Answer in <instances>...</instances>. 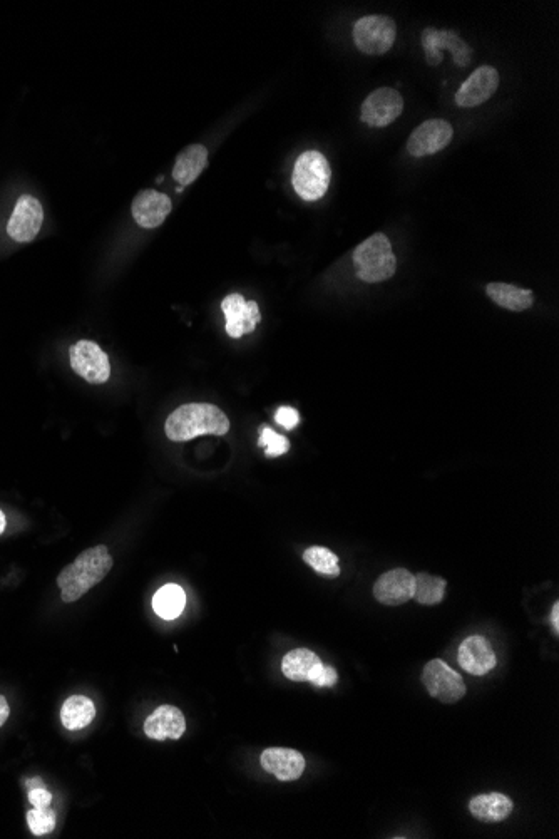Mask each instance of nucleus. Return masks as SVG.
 I'll return each mask as SVG.
<instances>
[{"instance_id": "6e6552de", "label": "nucleus", "mask_w": 559, "mask_h": 839, "mask_svg": "<svg viewBox=\"0 0 559 839\" xmlns=\"http://www.w3.org/2000/svg\"><path fill=\"white\" fill-rule=\"evenodd\" d=\"M422 682L429 695L444 704L459 702L466 695V684L461 675L439 659L427 662L422 670Z\"/></svg>"}, {"instance_id": "5701e85b", "label": "nucleus", "mask_w": 559, "mask_h": 839, "mask_svg": "<svg viewBox=\"0 0 559 839\" xmlns=\"http://www.w3.org/2000/svg\"><path fill=\"white\" fill-rule=\"evenodd\" d=\"M94 717L96 706L84 695H72L62 704L61 722L67 731H81L94 721Z\"/></svg>"}, {"instance_id": "a211bd4d", "label": "nucleus", "mask_w": 559, "mask_h": 839, "mask_svg": "<svg viewBox=\"0 0 559 839\" xmlns=\"http://www.w3.org/2000/svg\"><path fill=\"white\" fill-rule=\"evenodd\" d=\"M260 762L267 773L273 774L283 783L300 778L307 766L305 757L300 752L285 747H270L263 751Z\"/></svg>"}, {"instance_id": "ddd939ff", "label": "nucleus", "mask_w": 559, "mask_h": 839, "mask_svg": "<svg viewBox=\"0 0 559 839\" xmlns=\"http://www.w3.org/2000/svg\"><path fill=\"white\" fill-rule=\"evenodd\" d=\"M221 310L225 314L226 334L233 339H240L242 335L252 334L262 320V314L257 302L245 300L240 294H231L221 302Z\"/></svg>"}, {"instance_id": "f03ea898", "label": "nucleus", "mask_w": 559, "mask_h": 839, "mask_svg": "<svg viewBox=\"0 0 559 839\" xmlns=\"http://www.w3.org/2000/svg\"><path fill=\"white\" fill-rule=\"evenodd\" d=\"M230 431V421L220 407L213 404H185L166 419L165 433L175 443H185L198 436H223Z\"/></svg>"}, {"instance_id": "473e14b6", "label": "nucleus", "mask_w": 559, "mask_h": 839, "mask_svg": "<svg viewBox=\"0 0 559 839\" xmlns=\"http://www.w3.org/2000/svg\"><path fill=\"white\" fill-rule=\"evenodd\" d=\"M27 786H29V788H31V789H34V788H42V786H44V784H42V779L34 778V779H31V781H27Z\"/></svg>"}, {"instance_id": "20e7f679", "label": "nucleus", "mask_w": 559, "mask_h": 839, "mask_svg": "<svg viewBox=\"0 0 559 839\" xmlns=\"http://www.w3.org/2000/svg\"><path fill=\"white\" fill-rule=\"evenodd\" d=\"M330 178L332 171L327 158L318 151H305L293 168L292 185L303 200L317 201L329 190Z\"/></svg>"}, {"instance_id": "bb28decb", "label": "nucleus", "mask_w": 559, "mask_h": 839, "mask_svg": "<svg viewBox=\"0 0 559 839\" xmlns=\"http://www.w3.org/2000/svg\"><path fill=\"white\" fill-rule=\"evenodd\" d=\"M27 824L32 834L44 836L56 828V813L51 808H34L27 813Z\"/></svg>"}, {"instance_id": "9b49d317", "label": "nucleus", "mask_w": 559, "mask_h": 839, "mask_svg": "<svg viewBox=\"0 0 559 839\" xmlns=\"http://www.w3.org/2000/svg\"><path fill=\"white\" fill-rule=\"evenodd\" d=\"M44 210L41 201L31 195H22L17 200L11 220L7 223L9 237L17 243H29L41 232Z\"/></svg>"}, {"instance_id": "b1692460", "label": "nucleus", "mask_w": 559, "mask_h": 839, "mask_svg": "<svg viewBox=\"0 0 559 839\" xmlns=\"http://www.w3.org/2000/svg\"><path fill=\"white\" fill-rule=\"evenodd\" d=\"M186 605V593L180 585H165L159 588L153 598L154 612L165 620H175L180 617Z\"/></svg>"}, {"instance_id": "dca6fc26", "label": "nucleus", "mask_w": 559, "mask_h": 839, "mask_svg": "<svg viewBox=\"0 0 559 839\" xmlns=\"http://www.w3.org/2000/svg\"><path fill=\"white\" fill-rule=\"evenodd\" d=\"M457 662L467 674L483 677L496 667L498 659L488 640L481 635H472V637H467L459 647Z\"/></svg>"}, {"instance_id": "0eeeda50", "label": "nucleus", "mask_w": 559, "mask_h": 839, "mask_svg": "<svg viewBox=\"0 0 559 839\" xmlns=\"http://www.w3.org/2000/svg\"><path fill=\"white\" fill-rule=\"evenodd\" d=\"M72 371L89 384H104L111 377V364L106 352L91 340H79L69 349Z\"/></svg>"}, {"instance_id": "2eb2a0df", "label": "nucleus", "mask_w": 559, "mask_h": 839, "mask_svg": "<svg viewBox=\"0 0 559 839\" xmlns=\"http://www.w3.org/2000/svg\"><path fill=\"white\" fill-rule=\"evenodd\" d=\"M499 73L491 66L477 67L456 93V104L461 108H476L493 98L498 91Z\"/></svg>"}, {"instance_id": "412c9836", "label": "nucleus", "mask_w": 559, "mask_h": 839, "mask_svg": "<svg viewBox=\"0 0 559 839\" xmlns=\"http://www.w3.org/2000/svg\"><path fill=\"white\" fill-rule=\"evenodd\" d=\"M208 150L203 145H191L181 151L173 168V178L180 186H188L205 171Z\"/></svg>"}, {"instance_id": "393cba45", "label": "nucleus", "mask_w": 559, "mask_h": 839, "mask_svg": "<svg viewBox=\"0 0 559 839\" xmlns=\"http://www.w3.org/2000/svg\"><path fill=\"white\" fill-rule=\"evenodd\" d=\"M446 585L447 582L444 578L434 577L429 573H419V575H416L414 598L421 605H437L444 600Z\"/></svg>"}, {"instance_id": "f8f14e48", "label": "nucleus", "mask_w": 559, "mask_h": 839, "mask_svg": "<svg viewBox=\"0 0 559 839\" xmlns=\"http://www.w3.org/2000/svg\"><path fill=\"white\" fill-rule=\"evenodd\" d=\"M454 129L444 119H429L414 129L407 141V151L414 158L436 155L452 141Z\"/></svg>"}, {"instance_id": "7c9ffc66", "label": "nucleus", "mask_w": 559, "mask_h": 839, "mask_svg": "<svg viewBox=\"0 0 559 839\" xmlns=\"http://www.w3.org/2000/svg\"><path fill=\"white\" fill-rule=\"evenodd\" d=\"M9 714H11V709H9V702H7L6 697L4 695H0V727L6 724L7 719H9Z\"/></svg>"}, {"instance_id": "423d86ee", "label": "nucleus", "mask_w": 559, "mask_h": 839, "mask_svg": "<svg viewBox=\"0 0 559 839\" xmlns=\"http://www.w3.org/2000/svg\"><path fill=\"white\" fill-rule=\"evenodd\" d=\"M397 27L390 17L367 16L355 22L354 42L357 49L369 56H382L394 46Z\"/></svg>"}, {"instance_id": "1a4fd4ad", "label": "nucleus", "mask_w": 559, "mask_h": 839, "mask_svg": "<svg viewBox=\"0 0 559 839\" xmlns=\"http://www.w3.org/2000/svg\"><path fill=\"white\" fill-rule=\"evenodd\" d=\"M404 109L401 93L392 88L375 89L360 109V119L370 128H385L399 118Z\"/></svg>"}, {"instance_id": "cd10ccee", "label": "nucleus", "mask_w": 559, "mask_h": 839, "mask_svg": "<svg viewBox=\"0 0 559 839\" xmlns=\"http://www.w3.org/2000/svg\"><path fill=\"white\" fill-rule=\"evenodd\" d=\"M258 444L262 448H265V454H267L268 458L282 456V454L288 453V449H290V441L285 436H280V434L275 433L268 426H262L260 428V441H258Z\"/></svg>"}, {"instance_id": "2f4dec72", "label": "nucleus", "mask_w": 559, "mask_h": 839, "mask_svg": "<svg viewBox=\"0 0 559 839\" xmlns=\"http://www.w3.org/2000/svg\"><path fill=\"white\" fill-rule=\"evenodd\" d=\"M551 625H553L554 632L558 634L559 632V603L556 602L553 605V610H551Z\"/></svg>"}, {"instance_id": "9d476101", "label": "nucleus", "mask_w": 559, "mask_h": 839, "mask_svg": "<svg viewBox=\"0 0 559 839\" xmlns=\"http://www.w3.org/2000/svg\"><path fill=\"white\" fill-rule=\"evenodd\" d=\"M422 47L426 52L427 64H431V66L441 64L442 59H444L442 57L444 49L452 52L454 62L459 67L469 66V62H471V47L467 46L461 37L451 31H437L434 27H427L426 31L422 32Z\"/></svg>"}, {"instance_id": "c756f323", "label": "nucleus", "mask_w": 559, "mask_h": 839, "mask_svg": "<svg viewBox=\"0 0 559 839\" xmlns=\"http://www.w3.org/2000/svg\"><path fill=\"white\" fill-rule=\"evenodd\" d=\"M29 803L34 808H49L52 803V794L44 786L42 788L31 789L29 791Z\"/></svg>"}, {"instance_id": "6ab92c4d", "label": "nucleus", "mask_w": 559, "mask_h": 839, "mask_svg": "<svg viewBox=\"0 0 559 839\" xmlns=\"http://www.w3.org/2000/svg\"><path fill=\"white\" fill-rule=\"evenodd\" d=\"M186 731L183 712L175 706H161L144 722V734L154 741L180 739Z\"/></svg>"}, {"instance_id": "7ed1b4c3", "label": "nucleus", "mask_w": 559, "mask_h": 839, "mask_svg": "<svg viewBox=\"0 0 559 839\" xmlns=\"http://www.w3.org/2000/svg\"><path fill=\"white\" fill-rule=\"evenodd\" d=\"M354 267L357 277L367 284H379L394 277L397 258L392 252L389 238L384 233H375L360 243L355 248Z\"/></svg>"}, {"instance_id": "f3484780", "label": "nucleus", "mask_w": 559, "mask_h": 839, "mask_svg": "<svg viewBox=\"0 0 559 839\" xmlns=\"http://www.w3.org/2000/svg\"><path fill=\"white\" fill-rule=\"evenodd\" d=\"M173 203L170 196L159 191H141L133 201V217L139 227L158 228L165 223L166 217L170 215Z\"/></svg>"}, {"instance_id": "a878e982", "label": "nucleus", "mask_w": 559, "mask_h": 839, "mask_svg": "<svg viewBox=\"0 0 559 839\" xmlns=\"http://www.w3.org/2000/svg\"><path fill=\"white\" fill-rule=\"evenodd\" d=\"M303 560L308 567H312L320 575H325V577H339L340 575L339 558L329 548L312 546L303 553Z\"/></svg>"}, {"instance_id": "4468645a", "label": "nucleus", "mask_w": 559, "mask_h": 839, "mask_svg": "<svg viewBox=\"0 0 559 839\" xmlns=\"http://www.w3.org/2000/svg\"><path fill=\"white\" fill-rule=\"evenodd\" d=\"M416 577L406 568H395L375 582L374 595L387 607H399L414 598Z\"/></svg>"}, {"instance_id": "39448f33", "label": "nucleus", "mask_w": 559, "mask_h": 839, "mask_svg": "<svg viewBox=\"0 0 559 839\" xmlns=\"http://www.w3.org/2000/svg\"><path fill=\"white\" fill-rule=\"evenodd\" d=\"M282 672L293 682H310L315 687H334L337 684V670L324 665L315 652L308 649H295L288 652L282 660Z\"/></svg>"}, {"instance_id": "f257e3e1", "label": "nucleus", "mask_w": 559, "mask_h": 839, "mask_svg": "<svg viewBox=\"0 0 559 839\" xmlns=\"http://www.w3.org/2000/svg\"><path fill=\"white\" fill-rule=\"evenodd\" d=\"M113 568V556L108 546L99 545L83 551L76 560L67 565L59 577L57 587L61 588L62 602L72 603L86 595L108 577Z\"/></svg>"}, {"instance_id": "72a5a7b5", "label": "nucleus", "mask_w": 559, "mask_h": 839, "mask_svg": "<svg viewBox=\"0 0 559 839\" xmlns=\"http://www.w3.org/2000/svg\"><path fill=\"white\" fill-rule=\"evenodd\" d=\"M6 525H7L6 515H4V511L0 510V535H2V533H4V530H6Z\"/></svg>"}, {"instance_id": "aec40b11", "label": "nucleus", "mask_w": 559, "mask_h": 839, "mask_svg": "<svg viewBox=\"0 0 559 839\" xmlns=\"http://www.w3.org/2000/svg\"><path fill=\"white\" fill-rule=\"evenodd\" d=\"M469 811L483 823H501L513 813V801L501 793L479 794L471 799Z\"/></svg>"}, {"instance_id": "c85d7f7f", "label": "nucleus", "mask_w": 559, "mask_h": 839, "mask_svg": "<svg viewBox=\"0 0 559 839\" xmlns=\"http://www.w3.org/2000/svg\"><path fill=\"white\" fill-rule=\"evenodd\" d=\"M275 421H277L280 426L287 429V431H292L293 428H297L298 423H300V416H298V412L293 409V407L283 406L278 409L277 414H275Z\"/></svg>"}, {"instance_id": "4be33fe9", "label": "nucleus", "mask_w": 559, "mask_h": 839, "mask_svg": "<svg viewBox=\"0 0 559 839\" xmlns=\"http://www.w3.org/2000/svg\"><path fill=\"white\" fill-rule=\"evenodd\" d=\"M486 294L489 299L493 300L494 304H498L503 309L511 310V312H524V310L531 309L534 304V295L531 290L521 289V287H514L509 284H489L486 287Z\"/></svg>"}]
</instances>
